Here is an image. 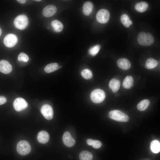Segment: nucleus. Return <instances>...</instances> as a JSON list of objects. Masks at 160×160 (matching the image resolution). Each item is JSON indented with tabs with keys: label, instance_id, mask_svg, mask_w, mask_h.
<instances>
[{
	"label": "nucleus",
	"instance_id": "obj_1",
	"mask_svg": "<svg viewBox=\"0 0 160 160\" xmlns=\"http://www.w3.org/2000/svg\"><path fill=\"white\" fill-rule=\"evenodd\" d=\"M154 41V39L151 33L144 32H141L137 36V41L141 45L144 46H150L152 44Z\"/></svg>",
	"mask_w": 160,
	"mask_h": 160
},
{
	"label": "nucleus",
	"instance_id": "obj_2",
	"mask_svg": "<svg viewBox=\"0 0 160 160\" xmlns=\"http://www.w3.org/2000/svg\"><path fill=\"white\" fill-rule=\"evenodd\" d=\"M109 116L111 119L119 122H127L129 119V116L126 114L117 110L110 111Z\"/></svg>",
	"mask_w": 160,
	"mask_h": 160
},
{
	"label": "nucleus",
	"instance_id": "obj_3",
	"mask_svg": "<svg viewBox=\"0 0 160 160\" xmlns=\"http://www.w3.org/2000/svg\"><path fill=\"white\" fill-rule=\"evenodd\" d=\"M18 153L24 156L29 153L31 150V146L29 143L25 140L20 141L17 143L16 147Z\"/></svg>",
	"mask_w": 160,
	"mask_h": 160
},
{
	"label": "nucleus",
	"instance_id": "obj_4",
	"mask_svg": "<svg viewBox=\"0 0 160 160\" xmlns=\"http://www.w3.org/2000/svg\"><path fill=\"white\" fill-rule=\"evenodd\" d=\"M105 97V92L100 89H96L91 93L90 98L93 103H96L102 102Z\"/></svg>",
	"mask_w": 160,
	"mask_h": 160
},
{
	"label": "nucleus",
	"instance_id": "obj_5",
	"mask_svg": "<svg viewBox=\"0 0 160 160\" xmlns=\"http://www.w3.org/2000/svg\"><path fill=\"white\" fill-rule=\"evenodd\" d=\"M28 19L25 15H20L17 16L14 21V24L16 28L23 30L25 29L28 24Z\"/></svg>",
	"mask_w": 160,
	"mask_h": 160
},
{
	"label": "nucleus",
	"instance_id": "obj_6",
	"mask_svg": "<svg viewBox=\"0 0 160 160\" xmlns=\"http://www.w3.org/2000/svg\"><path fill=\"white\" fill-rule=\"evenodd\" d=\"M110 17V14L108 11L103 9L98 12L96 15V19L98 22L104 24L108 21Z\"/></svg>",
	"mask_w": 160,
	"mask_h": 160
},
{
	"label": "nucleus",
	"instance_id": "obj_7",
	"mask_svg": "<svg viewBox=\"0 0 160 160\" xmlns=\"http://www.w3.org/2000/svg\"><path fill=\"white\" fill-rule=\"evenodd\" d=\"M28 106V103L25 100L21 97L16 98L13 103V107L17 111H20L25 109Z\"/></svg>",
	"mask_w": 160,
	"mask_h": 160
},
{
	"label": "nucleus",
	"instance_id": "obj_8",
	"mask_svg": "<svg viewBox=\"0 0 160 160\" xmlns=\"http://www.w3.org/2000/svg\"><path fill=\"white\" fill-rule=\"evenodd\" d=\"M42 114L47 119L50 120L53 117V111L52 107L48 104L43 105L41 109Z\"/></svg>",
	"mask_w": 160,
	"mask_h": 160
},
{
	"label": "nucleus",
	"instance_id": "obj_9",
	"mask_svg": "<svg viewBox=\"0 0 160 160\" xmlns=\"http://www.w3.org/2000/svg\"><path fill=\"white\" fill-rule=\"evenodd\" d=\"M18 41L17 36L13 34H9L6 35L4 39V43L7 47H12L15 46Z\"/></svg>",
	"mask_w": 160,
	"mask_h": 160
},
{
	"label": "nucleus",
	"instance_id": "obj_10",
	"mask_svg": "<svg viewBox=\"0 0 160 160\" xmlns=\"http://www.w3.org/2000/svg\"><path fill=\"white\" fill-rule=\"evenodd\" d=\"M63 141L64 144L66 146L71 147L73 146L76 142L68 132H65L63 136Z\"/></svg>",
	"mask_w": 160,
	"mask_h": 160
},
{
	"label": "nucleus",
	"instance_id": "obj_11",
	"mask_svg": "<svg viewBox=\"0 0 160 160\" xmlns=\"http://www.w3.org/2000/svg\"><path fill=\"white\" fill-rule=\"evenodd\" d=\"M12 66L9 62L5 60L0 61V71L5 74L10 73L12 70Z\"/></svg>",
	"mask_w": 160,
	"mask_h": 160
},
{
	"label": "nucleus",
	"instance_id": "obj_12",
	"mask_svg": "<svg viewBox=\"0 0 160 160\" xmlns=\"http://www.w3.org/2000/svg\"><path fill=\"white\" fill-rule=\"evenodd\" d=\"M56 7L52 5H48L44 8L42 11V14L46 17H49L54 15L56 12Z\"/></svg>",
	"mask_w": 160,
	"mask_h": 160
},
{
	"label": "nucleus",
	"instance_id": "obj_13",
	"mask_svg": "<svg viewBox=\"0 0 160 160\" xmlns=\"http://www.w3.org/2000/svg\"><path fill=\"white\" fill-rule=\"evenodd\" d=\"M49 136L46 131H41L39 132L37 135V139L38 141L41 143L45 144L49 140Z\"/></svg>",
	"mask_w": 160,
	"mask_h": 160
},
{
	"label": "nucleus",
	"instance_id": "obj_14",
	"mask_svg": "<svg viewBox=\"0 0 160 160\" xmlns=\"http://www.w3.org/2000/svg\"><path fill=\"white\" fill-rule=\"evenodd\" d=\"M117 63L118 67L124 70H128L130 68L131 65L129 61L125 58L119 59L118 60Z\"/></svg>",
	"mask_w": 160,
	"mask_h": 160
},
{
	"label": "nucleus",
	"instance_id": "obj_15",
	"mask_svg": "<svg viewBox=\"0 0 160 160\" xmlns=\"http://www.w3.org/2000/svg\"><path fill=\"white\" fill-rule=\"evenodd\" d=\"M93 8L92 3L89 1H87L84 3L83 6V12L85 15L88 16L92 13Z\"/></svg>",
	"mask_w": 160,
	"mask_h": 160
},
{
	"label": "nucleus",
	"instance_id": "obj_16",
	"mask_svg": "<svg viewBox=\"0 0 160 160\" xmlns=\"http://www.w3.org/2000/svg\"><path fill=\"white\" fill-rule=\"evenodd\" d=\"M109 86L113 92L116 93L120 88V82L119 80L115 79H112L109 82Z\"/></svg>",
	"mask_w": 160,
	"mask_h": 160
},
{
	"label": "nucleus",
	"instance_id": "obj_17",
	"mask_svg": "<svg viewBox=\"0 0 160 160\" xmlns=\"http://www.w3.org/2000/svg\"><path fill=\"white\" fill-rule=\"evenodd\" d=\"M133 79L130 76H127L124 79L123 82V86L125 89H129L133 85Z\"/></svg>",
	"mask_w": 160,
	"mask_h": 160
},
{
	"label": "nucleus",
	"instance_id": "obj_18",
	"mask_svg": "<svg viewBox=\"0 0 160 160\" xmlns=\"http://www.w3.org/2000/svg\"><path fill=\"white\" fill-rule=\"evenodd\" d=\"M148 5V4L145 1H141L136 4L135 8V10L138 12H143L147 9Z\"/></svg>",
	"mask_w": 160,
	"mask_h": 160
},
{
	"label": "nucleus",
	"instance_id": "obj_19",
	"mask_svg": "<svg viewBox=\"0 0 160 160\" xmlns=\"http://www.w3.org/2000/svg\"><path fill=\"white\" fill-rule=\"evenodd\" d=\"M51 24L54 31L57 32H60L63 30V25L58 20H52Z\"/></svg>",
	"mask_w": 160,
	"mask_h": 160
},
{
	"label": "nucleus",
	"instance_id": "obj_20",
	"mask_svg": "<svg viewBox=\"0 0 160 160\" xmlns=\"http://www.w3.org/2000/svg\"><path fill=\"white\" fill-rule=\"evenodd\" d=\"M158 64V62L151 58L148 59L145 64V68L148 69H151L156 67Z\"/></svg>",
	"mask_w": 160,
	"mask_h": 160
},
{
	"label": "nucleus",
	"instance_id": "obj_21",
	"mask_svg": "<svg viewBox=\"0 0 160 160\" xmlns=\"http://www.w3.org/2000/svg\"><path fill=\"white\" fill-rule=\"evenodd\" d=\"M58 64L57 63H51L47 65L45 67L44 71L47 73H50L60 69Z\"/></svg>",
	"mask_w": 160,
	"mask_h": 160
},
{
	"label": "nucleus",
	"instance_id": "obj_22",
	"mask_svg": "<svg viewBox=\"0 0 160 160\" xmlns=\"http://www.w3.org/2000/svg\"><path fill=\"white\" fill-rule=\"evenodd\" d=\"M80 160H92L93 155L90 152L84 151H81L79 154Z\"/></svg>",
	"mask_w": 160,
	"mask_h": 160
},
{
	"label": "nucleus",
	"instance_id": "obj_23",
	"mask_svg": "<svg viewBox=\"0 0 160 160\" xmlns=\"http://www.w3.org/2000/svg\"><path fill=\"white\" fill-rule=\"evenodd\" d=\"M120 19L121 23L127 28L129 27L133 23L132 21L130 20L128 15L126 14L122 15Z\"/></svg>",
	"mask_w": 160,
	"mask_h": 160
},
{
	"label": "nucleus",
	"instance_id": "obj_24",
	"mask_svg": "<svg viewBox=\"0 0 160 160\" xmlns=\"http://www.w3.org/2000/svg\"><path fill=\"white\" fill-rule=\"evenodd\" d=\"M150 101L148 99H144L140 102L137 104V108L140 111H143L145 110L150 104Z\"/></svg>",
	"mask_w": 160,
	"mask_h": 160
},
{
	"label": "nucleus",
	"instance_id": "obj_25",
	"mask_svg": "<svg viewBox=\"0 0 160 160\" xmlns=\"http://www.w3.org/2000/svg\"><path fill=\"white\" fill-rule=\"evenodd\" d=\"M150 148L152 152L154 153H157L160 152V144L157 140L153 141L151 143Z\"/></svg>",
	"mask_w": 160,
	"mask_h": 160
},
{
	"label": "nucleus",
	"instance_id": "obj_26",
	"mask_svg": "<svg viewBox=\"0 0 160 160\" xmlns=\"http://www.w3.org/2000/svg\"><path fill=\"white\" fill-rule=\"evenodd\" d=\"M81 74L82 76L86 79H91L92 77V74L91 71L87 69L82 70Z\"/></svg>",
	"mask_w": 160,
	"mask_h": 160
},
{
	"label": "nucleus",
	"instance_id": "obj_27",
	"mask_svg": "<svg viewBox=\"0 0 160 160\" xmlns=\"http://www.w3.org/2000/svg\"><path fill=\"white\" fill-rule=\"evenodd\" d=\"M100 48L99 44H97L91 48L89 50V53L92 56L96 55L99 52Z\"/></svg>",
	"mask_w": 160,
	"mask_h": 160
},
{
	"label": "nucleus",
	"instance_id": "obj_28",
	"mask_svg": "<svg viewBox=\"0 0 160 160\" xmlns=\"http://www.w3.org/2000/svg\"><path fill=\"white\" fill-rule=\"evenodd\" d=\"M29 57L28 56L23 52L20 53L18 57L19 61L24 62H27L29 60Z\"/></svg>",
	"mask_w": 160,
	"mask_h": 160
},
{
	"label": "nucleus",
	"instance_id": "obj_29",
	"mask_svg": "<svg viewBox=\"0 0 160 160\" xmlns=\"http://www.w3.org/2000/svg\"><path fill=\"white\" fill-rule=\"evenodd\" d=\"M93 148L97 149L100 148L102 145L101 143L99 140H93L92 145Z\"/></svg>",
	"mask_w": 160,
	"mask_h": 160
},
{
	"label": "nucleus",
	"instance_id": "obj_30",
	"mask_svg": "<svg viewBox=\"0 0 160 160\" xmlns=\"http://www.w3.org/2000/svg\"><path fill=\"white\" fill-rule=\"evenodd\" d=\"M7 102V99L4 96H0V105H2L5 103Z\"/></svg>",
	"mask_w": 160,
	"mask_h": 160
},
{
	"label": "nucleus",
	"instance_id": "obj_31",
	"mask_svg": "<svg viewBox=\"0 0 160 160\" xmlns=\"http://www.w3.org/2000/svg\"><path fill=\"white\" fill-rule=\"evenodd\" d=\"M93 140L91 139H89L87 140V144L89 145H92Z\"/></svg>",
	"mask_w": 160,
	"mask_h": 160
},
{
	"label": "nucleus",
	"instance_id": "obj_32",
	"mask_svg": "<svg viewBox=\"0 0 160 160\" xmlns=\"http://www.w3.org/2000/svg\"><path fill=\"white\" fill-rule=\"evenodd\" d=\"M17 1L19 3L22 4L25 3L26 1V0H18Z\"/></svg>",
	"mask_w": 160,
	"mask_h": 160
},
{
	"label": "nucleus",
	"instance_id": "obj_33",
	"mask_svg": "<svg viewBox=\"0 0 160 160\" xmlns=\"http://www.w3.org/2000/svg\"><path fill=\"white\" fill-rule=\"evenodd\" d=\"M1 33H2V30L1 28L0 27V36L1 35Z\"/></svg>",
	"mask_w": 160,
	"mask_h": 160
},
{
	"label": "nucleus",
	"instance_id": "obj_34",
	"mask_svg": "<svg viewBox=\"0 0 160 160\" xmlns=\"http://www.w3.org/2000/svg\"><path fill=\"white\" fill-rule=\"evenodd\" d=\"M34 1H41V0H34Z\"/></svg>",
	"mask_w": 160,
	"mask_h": 160
},
{
	"label": "nucleus",
	"instance_id": "obj_35",
	"mask_svg": "<svg viewBox=\"0 0 160 160\" xmlns=\"http://www.w3.org/2000/svg\"><path fill=\"white\" fill-rule=\"evenodd\" d=\"M60 67H62V66H60Z\"/></svg>",
	"mask_w": 160,
	"mask_h": 160
}]
</instances>
